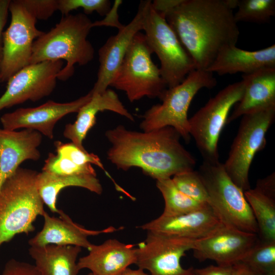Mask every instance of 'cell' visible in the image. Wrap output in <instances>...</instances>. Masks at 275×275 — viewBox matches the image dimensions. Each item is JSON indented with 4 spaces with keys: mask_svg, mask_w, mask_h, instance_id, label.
<instances>
[{
    "mask_svg": "<svg viewBox=\"0 0 275 275\" xmlns=\"http://www.w3.org/2000/svg\"><path fill=\"white\" fill-rule=\"evenodd\" d=\"M109 111L134 121V117L125 107L118 95L107 89L101 94H92L91 100L78 112L77 118L73 123L66 125L63 135L82 150H86L82 142L89 130L96 122L99 112Z\"/></svg>",
    "mask_w": 275,
    "mask_h": 275,
    "instance_id": "obj_22",
    "label": "cell"
},
{
    "mask_svg": "<svg viewBox=\"0 0 275 275\" xmlns=\"http://www.w3.org/2000/svg\"><path fill=\"white\" fill-rule=\"evenodd\" d=\"M87 275H94V274L93 273H92V272H90L89 274H88Z\"/></svg>",
    "mask_w": 275,
    "mask_h": 275,
    "instance_id": "obj_41",
    "label": "cell"
},
{
    "mask_svg": "<svg viewBox=\"0 0 275 275\" xmlns=\"http://www.w3.org/2000/svg\"><path fill=\"white\" fill-rule=\"evenodd\" d=\"M36 19L46 20L58 10V0H21Z\"/></svg>",
    "mask_w": 275,
    "mask_h": 275,
    "instance_id": "obj_34",
    "label": "cell"
},
{
    "mask_svg": "<svg viewBox=\"0 0 275 275\" xmlns=\"http://www.w3.org/2000/svg\"><path fill=\"white\" fill-rule=\"evenodd\" d=\"M172 179L176 187L184 194L198 202L209 204L208 193L197 171L194 170L177 174Z\"/></svg>",
    "mask_w": 275,
    "mask_h": 275,
    "instance_id": "obj_30",
    "label": "cell"
},
{
    "mask_svg": "<svg viewBox=\"0 0 275 275\" xmlns=\"http://www.w3.org/2000/svg\"><path fill=\"white\" fill-rule=\"evenodd\" d=\"M239 263L256 272L275 275V241L259 239Z\"/></svg>",
    "mask_w": 275,
    "mask_h": 275,
    "instance_id": "obj_29",
    "label": "cell"
},
{
    "mask_svg": "<svg viewBox=\"0 0 275 275\" xmlns=\"http://www.w3.org/2000/svg\"><path fill=\"white\" fill-rule=\"evenodd\" d=\"M1 275H39L35 265L11 259L5 264Z\"/></svg>",
    "mask_w": 275,
    "mask_h": 275,
    "instance_id": "obj_35",
    "label": "cell"
},
{
    "mask_svg": "<svg viewBox=\"0 0 275 275\" xmlns=\"http://www.w3.org/2000/svg\"><path fill=\"white\" fill-rule=\"evenodd\" d=\"M242 78L243 93L229 116L227 124L244 115L275 106V67L243 74Z\"/></svg>",
    "mask_w": 275,
    "mask_h": 275,
    "instance_id": "obj_21",
    "label": "cell"
},
{
    "mask_svg": "<svg viewBox=\"0 0 275 275\" xmlns=\"http://www.w3.org/2000/svg\"><path fill=\"white\" fill-rule=\"evenodd\" d=\"M54 146L57 154L78 165L93 164L105 170L102 163L97 155L80 149L72 142L63 143L58 141L54 142Z\"/></svg>",
    "mask_w": 275,
    "mask_h": 275,
    "instance_id": "obj_33",
    "label": "cell"
},
{
    "mask_svg": "<svg viewBox=\"0 0 275 275\" xmlns=\"http://www.w3.org/2000/svg\"><path fill=\"white\" fill-rule=\"evenodd\" d=\"M63 66L62 60L44 61L30 64L18 71L7 81L6 90L0 97V111L50 95Z\"/></svg>",
    "mask_w": 275,
    "mask_h": 275,
    "instance_id": "obj_13",
    "label": "cell"
},
{
    "mask_svg": "<svg viewBox=\"0 0 275 275\" xmlns=\"http://www.w3.org/2000/svg\"><path fill=\"white\" fill-rule=\"evenodd\" d=\"M92 97L90 91L86 95L69 102L49 100L37 107L19 108L4 114L1 117V122L6 129H30L52 139L57 122L68 114L78 113Z\"/></svg>",
    "mask_w": 275,
    "mask_h": 275,
    "instance_id": "obj_15",
    "label": "cell"
},
{
    "mask_svg": "<svg viewBox=\"0 0 275 275\" xmlns=\"http://www.w3.org/2000/svg\"><path fill=\"white\" fill-rule=\"evenodd\" d=\"M122 2V1H115L114 7L111 8L109 12L105 15V17L101 20L93 22V27L109 26L116 27L118 30L122 28L123 25L119 22L117 13L118 8Z\"/></svg>",
    "mask_w": 275,
    "mask_h": 275,
    "instance_id": "obj_37",
    "label": "cell"
},
{
    "mask_svg": "<svg viewBox=\"0 0 275 275\" xmlns=\"http://www.w3.org/2000/svg\"><path fill=\"white\" fill-rule=\"evenodd\" d=\"M275 67V45L250 51L236 45L222 49L206 71L222 75L248 74L265 67Z\"/></svg>",
    "mask_w": 275,
    "mask_h": 275,
    "instance_id": "obj_23",
    "label": "cell"
},
{
    "mask_svg": "<svg viewBox=\"0 0 275 275\" xmlns=\"http://www.w3.org/2000/svg\"><path fill=\"white\" fill-rule=\"evenodd\" d=\"M119 275H150L146 273L144 270L141 268L137 269H132L129 267L125 269L121 274Z\"/></svg>",
    "mask_w": 275,
    "mask_h": 275,
    "instance_id": "obj_40",
    "label": "cell"
},
{
    "mask_svg": "<svg viewBox=\"0 0 275 275\" xmlns=\"http://www.w3.org/2000/svg\"><path fill=\"white\" fill-rule=\"evenodd\" d=\"M238 0H174L161 14L193 59L206 70L224 48L236 45L239 31L233 10Z\"/></svg>",
    "mask_w": 275,
    "mask_h": 275,
    "instance_id": "obj_1",
    "label": "cell"
},
{
    "mask_svg": "<svg viewBox=\"0 0 275 275\" xmlns=\"http://www.w3.org/2000/svg\"><path fill=\"white\" fill-rule=\"evenodd\" d=\"M234 13L236 22L240 21L263 24L275 15L274 0H238Z\"/></svg>",
    "mask_w": 275,
    "mask_h": 275,
    "instance_id": "obj_28",
    "label": "cell"
},
{
    "mask_svg": "<svg viewBox=\"0 0 275 275\" xmlns=\"http://www.w3.org/2000/svg\"><path fill=\"white\" fill-rule=\"evenodd\" d=\"M115 239L99 245L92 244L88 255L79 259V270L89 269L94 275H119L136 263V248Z\"/></svg>",
    "mask_w": 275,
    "mask_h": 275,
    "instance_id": "obj_20",
    "label": "cell"
},
{
    "mask_svg": "<svg viewBox=\"0 0 275 275\" xmlns=\"http://www.w3.org/2000/svg\"><path fill=\"white\" fill-rule=\"evenodd\" d=\"M197 171L208 193L209 204L222 222L258 235L257 224L244 191L228 175L223 163L203 161Z\"/></svg>",
    "mask_w": 275,
    "mask_h": 275,
    "instance_id": "obj_6",
    "label": "cell"
},
{
    "mask_svg": "<svg viewBox=\"0 0 275 275\" xmlns=\"http://www.w3.org/2000/svg\"><path fill=\"white\" fill-rule=\"evenodd\" d=\"M59 217L50 216L46 211L42 215L44 223L42 229L30 239L31 246H40L48 244L74 245L88 250L92 245L88 239L90 236L108 233L118 231L111 227L101 230H91L74 223L70 217L60 210Z\"/></svg>",
    "mask_w": 275,
    "mask_h": 275,
    "instance_id": "obj_18",
    "label": "cell"
},
{
    "mask_svg": "<svg viewBox=\"0 0 275 275\" xmlns=\"http://www.w3.org/2000/svg\"><path fill=\"white\" fill-rule=\"evenodd\" d=\"M196 240L147 232L136 248L135 264L150 275H194V268H183L180 261L193 250Z\"/></svg>",
    "mask_w": 275,
    "mask_h": 275,
    "instance_id": "obj_12",
    "label": "cell"
},
{
    "mask_svg": "<svg viewBox=\"0 0 275 275\" xmlns=\"http://www.w3.org/2000/svg\"><path fill=\"white\" fill-rule=\"evenodd\" d=\"M275 119V106L244 115L223 166L243 191L251 188L249 171L255 154L266 145V134Z\"/></svg>",
    "mask_w": 275,
    "mask_h": 275,
    "instance_id": "obj_10",
    "label": "cell"
},
{
    "mask_svg": "<svg viewBox=\"0 0 275 275\" xmlns=\"http://www.w3.org/2000/svg\"><path fill=\"white\" fill-rule=\"evenodd\" d=\"M152 53L144 34L138 32L110 86L124 92L131 102L144 97L160 99L168 88Z\"/></svg>",
    "mask_w": 275,
    "mask_h": 275,
    "instance_id": "obj_8",
    "label": "cell"
},
{
    "mask_svg": "<svg viewBox=\"0 0 275 275\" xmlns=\"http://www.w3.org/2000/svg\"><path fill=\"white\" fill-rule=\"evenodd\" d=\"M236 264L233 265H210L202 268H194V275H235Z\"/></svg>",
    "mask_w": 275,
    "mask_h": 275,
    "instance_id": "obj_36",
    "label": "cell"
},
{
    "mask_svg": "<svg viewBox=\"0 0 275 275\" xmlns=\"http://www.w3.org/2000/svg\"><path fill=\"white\" fill-rule=\"evenodd\" d=\"M35 171L19 167L0 187V247L15 235L34 231L45 211L36 186Z\"/></svg>",
    "mask_w": 275,
    "mask_h": 275,
    "instance_id": "obj_4",
    "label": "cell"
},
{
    "mask_svg": "<svg viewBox=\"0 0 275 275\" xmlns=\"http://www.w3.org/2000/svg\"><path fill=\"white\" fill-rule=\"evenodd\" d=\"M36 183L44 204L52 212L58 214L60 210L57 207V196L63 188L70 186L80 187L98 195H100L103 190L96 176L88 174L60 176L42 171L37 173Z\"/></svg>",
    "mask_w": 275,
    "mask_h": 275,
    "instance_id": "obj_25",
    "label": "cell"
},
{
    "mask_svg": "<svg viewBox=\"0 0 275 275\" xmlns=\"http://www.w3.org/2000/svg\"><path fill=\"white\" fill-rule=\"evenodd\" d=\"M156 186L164 201L163 215L183 214L209 205L198 202L184 194L176 187L172 178L156 180Z\"/></svg>",
    "mask_w": 275,
    "mask_h": 275,
    "instance_id": "obj_27",
    "label": "cell"
},
{
    "mask_svg": "<svg viewBox=\"0 0 275 275\" xmlns=\"http://www.w3.org/2000/svg\"><path fill=\"white\" fill-rule=\"evenodd\" d=\"M81 249L74 245L48 244L31 246L29 251L39 275H78L80 270L77 258Z\"/></svg>",
    "mask_w": 275,
    "mask_h": 275,
    "instance_id": "obj_24",
    "label": "cell"
},
{
    "mask_svg": "<svg viewBox=\"0 0 275 275\" xmlns=\"http://www.w3.org/2000/svg\"><path fill=\"white\" fill-rule=\"evenodd\" d=\"M146 1L140 2L135 16L111 36L98 50L99 67L92 94L105 91L118 71L134 36L143 30Z\"/></svg>",
    "mask_w": 275,
    "mask_h": 275,
    "instance_id": "obj_16",
    "label": "cell"
},
{
    "mask_svg": "<svg viewBox=\"0 0 275 275\" xmlns=\"http://www.w3.org/2000/svg\"><path fill=\"white\" fill-rule=\"evenodd\" d=\"M244 194L257 222L259 239L275 241V186L256 184Z\"/></svg>",
    "mask_w": 275,
    "mask_h": 275,
    "instance_id": "obj_26",
    "label": "cell"
},
{
    "mask_svg": "<svg viewBox=\"0 0 275 275\" xmlns=\"http://www.w3.org/2000/svg\"><path fill=\"white\" fill-rule=\"evenodd\" d=\"M105 135L111 144L107 159L119 170L138 167L158 180L194 170L197 163L181 144L180 135L170 126L140 132L119 125Z\"/></svg>",
    "mask_w": 275,
    "mask_h": 275,
    "instance_id": "obj_2",
    "label": "cell"
},
{
    "mask_svg": "<svg viewBox=\"0 0 275 275\" xmlns=\"http://www.w3.org/2000/svg\"><path fill=\"white\" fill-rule=\"evenodd\" d=\"M93 22L84 13L63 16L49 31L34 42L30 64L65 60L66 65L58 79L66 80L72 76L74 65L84 66L93 60L94 49L87 39Z\"/></svg>",
    "mask_w": 275,
    "mask_h": 275,
    "instance_id": "obj_3",
    "label": "cell"
},
{
    "mask_svg": "<svg viewBox=\"0 0 275 275\" xmlns=\"http://www.w3.org/2000/svg\"><path fill=\"white\" fill-rule=\"evenodd\" d=\"M10 2V0H0V76L3 57V30L8 19Z\"/></svg>",
    "mask_w": 275,
    "mask_h": 275,
    "instance_id": "obj_38",
    "label": "cell"
},
{
    "mask_svg": "<svg viewBox=\"0 0 275 275\" xmlns=\"http://www.w3.org/2000/svg\"><path fill=\"white\" fill-rule=\"evenodd\" d=\"M143 30L152 53L158 58L161 76L168 88L184 80L195 63L164 17L146 1Z\"/></svg>",
    "mask_w": 275,
    "mask_h": 275,
    "instance_id": "obj_7",
    "label": "cell"
},
{
    "mask_svg": "<svg viewBox=\"0 0 275 275\" xmlns=\"http://www.w3.org/2000/svg\"><path fill=\"white\" fill-rule=\"evenodd\" d=\"M78 8H82L86 15L96 12L105 16L111 9V3L108 0H58V11L63 16Z\"/></svg>",
    "mask_w": 275,
    "mask_h": 275,
    "instance_id": "obj_32",
    "label": "cell"
},
{
    "mask_svg": "<svg viewBox=\"0 0 275 275\" xmlns=\"http://www.w3.org/2000/svg\"><path fill=\"white\" fill-rule=\"evenodd\" d=\"M257 234L222 224L208 236L196 240L194 256L199 261L211 260L219 265L239 262L258 242Z\"/></svg>",
    "mask_w": 275,
    "mask_h": 275,
    "instance_id": "obj_14",
    "label": "cell"
},
{
    "mask_svg": "<svg viewBox=\"0 0 275 275\" xmlns=\"http://www.w3.org/2000/svg\"><path fill=\"white\" fill-rule=\"evenodd\" d=\"M212 73L195 69L179 85L167 88L160 98L162 102L153 105L143 116L140 126L143 131H150L170 126L186 143L190 135L188 111L197 93L202 89H211L217 84Z\"/></svg>",
    "mask_w": 275,
    "mask_h": 275,
    "instance_id": "obj_5",
    "label": "cell"
},
{
    "mask_svg": "<svg viewBox=\"0 0 275 275\" xmlns=\"http://www.w3.org/2000/svg\"><path fill=\"white\" fill-rule=\"evenodd\" d=\"M42 140V134L34 130L0 128V187L22 162L40 159L38 148Z\"/></svg>",
    "mask_w": 275,
    "mask_h": 275,
    "instance_id": "obj_19",
    "label": "cell"
},
{
    "mask_svg": "<svg viewBox=\"0 0 275 275\" xmlns=\"http://www.w3.org/2000/svg\"><path fill=\"white\" fill-rule=\"evenodd\" d=\"M224 223L209 205L176 216L161 214L140 227L147 232L198 240L204 238Z\"/></svg>",
    "mask_w": 275,
    "mask_h": 275,
    "instance_id": "obj_17",
    "label": "cell"
},
{
    "mask_svg": "<svg viewBox=\"0 0 275 275\" xmlns=\"http://www.w3.org/2000/svg\"><path fill=\"white\" fill-rule=\"evenodd\" d=\"M236 265L237 269L235 275H268L253 271L239 262Z\"/></svg>",
    "mask_w": 275,
    "mask_h": 275,
    "instance_id": "obj_39",
    "label": "cell"
},
{
    "mask_svg": "<svg viewBox=\"0 0 275 275\" xmlns=\"http://www.w3.org/2000/svg\"><path fill=\"white\" fill-rule=\"evenodd\" d=\"M9 12L11 22L3 34L2 82L7 81L16 72L30 64L34 42L44 33L37 28L36 18L21 0L10 1Z\"/></svg>",
    "mask_w": 275,
    "mask_h": 275,
    "instance_id": "obj_11",
    "label": "cell"
},
{
    "mask_svg": "<svg viewBox=\"0 0 275 275\" xmlns=\"http://www.w3.org/2000/svg\"><path fill=\"white\" fill-rule=\"evenodd\" d=\"M244 87L242 80L228 85L188 119L190 135L203 161H219V138L231 108L242 97Z\"/></svg>",
    "mask_w": 275,
    "mask_h": 275,
    "instance_id": "obj_9",
    "label": "cell"
},
{
    "mask_svg": "<svg viewBox=\"0 0 275 275\" xmlns=\"http://www.w3.org/2000/svg\"><path fill=\"white\" fill-rule=\"evenodd\" d=\"M42 171L60 176L88 174L96 176L91 164L78 165L58 154L50 153L45 161Z\"/></svg>",
    "mask_w": 275,
    "mask_h": 275,
    "instance_id": "obj_31",
    "label": "cell"
}]
</instances>
